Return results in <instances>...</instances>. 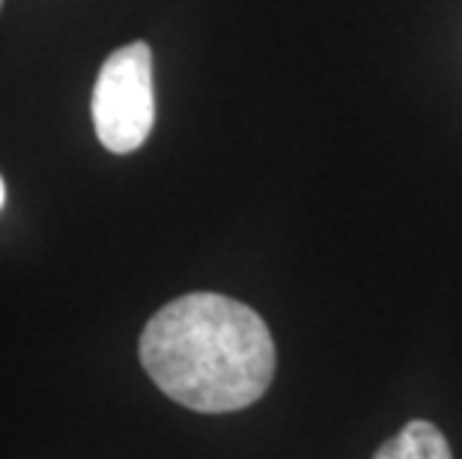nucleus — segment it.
<instances>
[{"label":"nucleus","mask_w":462,"mask_h":459,"mask_svg":"<svg viewBox=\"0 0 462 459\" xmlns=\"http://www.w3.org/2000/svg\"><path fill=\"white\" fill-rule=\"evenodd\" d=\"M0 4H4V0H0Z\"/></svg>","instance_id":"obj_5"},{"label":"nucleus","mask_w":462,"mask_h":459,"mask_svg":"<svg viewBox=\"0 0 462 459\" xmlns=\"http://www.w3.org/2000/svg\"><path fill=\"white\" fill-rule=\"evenodd\" d=\"M6 203V185H4V177H0V207Z\"/></svg>","instance_id":"obj_4"},{"label":"nucleus","mask_w":462,"mask_h":459,"mask_svg":"<svg viewBox=\"0 0 462 459\" xmlns=\"http://www.w3.org/2000/svg\"><path fill=\"white\" fill-rule=\"evenodd\" d=\"M373 459H454V454L439 427L411 421L394 438H388Z\"/></svg>","instance_id":"obj_3"},{"label":"nucleus","mask_w":462,"mask_h":459,"mask_svg":"<svg viewBox=\"0 0 462 459\" xmlns=\"http://www.w3.org/2000/svg\"><path fill=\"white\" fill-rule=\"evenodd\" d=\"M93 125L105 150H141L155 125L152 51L146 42L123 45L107 57L93 87Z\"/></svg>","instance_id":"obj_2"},{"label":"nucleus","mask_w":462,"mask_h":459,"mask_svg":"<svg viewBox=\"0 0 462 459\" xmlns=\"http://www.w3.org/2000/svg\"><path fill=\"white\" fill-rule=\"evenodd\" d=\"M141 364L185 409L239 412L272 385L274 340L254 308L218 292H189L146 322Z\"/></svg>","instance_id":"obj_1"}]
</instances>
